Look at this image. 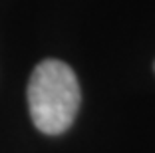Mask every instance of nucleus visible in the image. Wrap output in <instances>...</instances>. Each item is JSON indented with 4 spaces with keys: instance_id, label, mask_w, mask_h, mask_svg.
<instances>
[{
    "instance_id": "nucleus-1",
    "label": "nucleus",
    "mask_w": 155,
    "mask_h": 153,
    "mask_svg": "<svg viewBox=\"0 0 155 153\" xmlns=\"http://www.w3.org/2000/svg\"><path fill=\"white\" fill-rule=\"evenodd\" d=\"M28 109L38 131L64 133L80 109V84L68 64L44 60L34 68L28 81Z\"/></svg>"
}]
</instances>
